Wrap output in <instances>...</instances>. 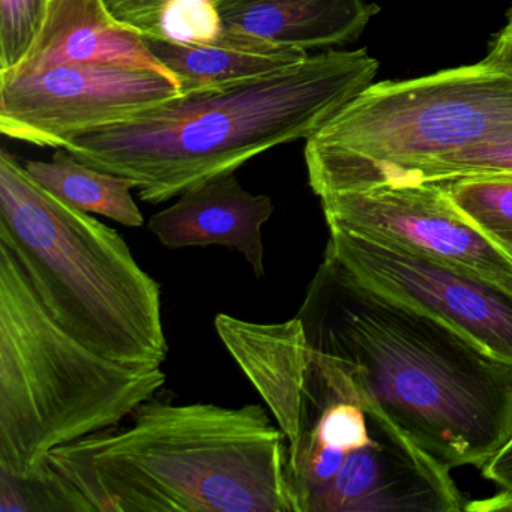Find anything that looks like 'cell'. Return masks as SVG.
<instances>
[{
	"label": "cell",
	"mask_w": 512,
	"mask_h": 512,
	"mask_svg": "<svg viewBox=\"0 0 512 512\" xmlns=\"http://www.w3.org/2000/svg\"><path fill=\"white\" fill-rule=\"evenodd\" d=\"M298 317L311 349L448 469H481L511 439V362L365 283L328 251Z\"/></svg>",
	"instance_id": "obj_1"
},
{
	"label": "cell",
	"mask_w": 512,
	"mask_h": 512,
	"mask_svg": "<svg viewBox=\"0 0 512 512\" xmlns=\"http://www.w3.org/2000/svg\"><path fill=\"white\" fill-rule=\"evenodd\" d=\"M131 416L50 452L34 476L55 511L302 512L286 436L259 404L154 397Z\"/></svg>",
	"instance_id": "obj_2"
},
{
	"label": "cell",
	"mask_w": 512,
	"mask_h": 512,
	"mask_svg": "<svg viewBox=\"0 0 512 512\" xmlns=\"http://www.w3.org/2000/svg\"><path fill=\"white\" fill-rule=\"evenodd\" d=\"M367 50H325L277 73L178 100L65 143L71 155L133 181L143 202H169L232 175L257 155L307 140L373 83Z\"/></svg>",
	"instance_id": "obj_3"
},
{
	"label": "cell",
	"mask_w": 512,
	"mask_h": 512,
	"mask_svg": "<svg viewBox=\"0 0 512 512\" xmlns=\"http://www.w3.org/2000/svg\"><path fill=\"white\" fill-rule=\"evenodd\" d=\"M0 245L80 344L133 368L167 361L160 284L122 235L53 196L7 149L0 151Z\"/></svg>",
	"instance_id": "obj_4"
},
{
	"label": "cell",
	"mask_w": 512,
	"mask_h": 512,
	"mask_svg": "<svg viewBox=\"0 0 512 512\" xmlns=\"http://www.w3.org/2000/svg\"><path fill=\"white\" fill-rule=\"evenodd\" d=\"M166 379L71 337L0 245V470L29 478L59 446L118 427Z\"/></svg>",
	"instance_id": "obj_5"
},
{
	"label": "cell",
	"mask_w": 512,
	"mask_h": 512,
	"mask_svg": "<svg viewBox=\"0 0 512 512\" xmlns=\"http://www.w3.org/2000/svg\"><path fill=\"white\" fill-rule=\"evenodd\" d=\"M305 142L316 196L409 184L443 158L512 142V73L481 61L371 83Z\"/></svg>",
	"instance_id": "obj_6"
},
{
	"label": "cell",
	"mask_w": 512,
	"mask_h": 512,
	"mask_svg": "<svg viewBox=\"0 0 512 512\" xmlns=\"http://www.w3.org/2000/svg\"><path fill=\"white\" fill-rule=\"evenodd\" d=\"M287 460L302 512L466 509L451 469L422 451L337 362L314 349L304 433L287 449Z\"/></svg>",
	"instance_id": "obj_7"
},
{
	"label": "cell",
	"mask_w": 512,
	"mask_h": 512,
	"mask_svg": "<svg viewBox=\"0 0 512 512\" xmlns=\"http://www.w3.org/2000/svg\"><path fill=\"white\" fill-rule=\"evenodd\" d=\"M185 92L161 74L116 65L67 64L0 79V133L40 148L118 124Z\"/></svg>",
	"instance_id": "obj_8"
},
{
	"label": "cell",
	"mask_w": 512,
	"mask_h": 512,
	"mask_svg": "<svg viewBox=\"0 0 512 512\" xmlns=\"http://www.w3.org/2000/svg\"><path fill=\"white\" fill-rule=\"evenodd\" d=\"M328 229L395 245L512 292V259L452 203L443 182L380 185L319 197Z\"/></svg>",
	"instance_id": "obj_9"
},
{
	"label": "cell",
	"mask_w": 512,
	"mask_h": 512,
	"mask_svg": "<svg viewBox=\"0 0 512 512\" xmlns=\"http://www.w3.org/2000/svg\"><path fill=\"white\" fill-rule=\"evenodd\" d=\"M365 283L448 323L512 364V292L395 245L329 229L326 248Z\"/></svg>",
	"instance_id": "obj_10"
},
{
	"label": "cell",
	"mask_w": 512,
	"mask_h": 512,
	"mask_svg": "<svg viewBox=\"0 0 512 512\" xmlns=\"http://www.w3.org/2000/svg\"><path fill=\"white\" fill-rule=\"evenodd\" d=\"M67 64L154 71L181 88L172 71L149 49L145 37L119 22L104 0H49L40 34L28 55L16 70L2 74L0 79L28 76Z\"/></svg>",
	"instance_id": "obj_11"
},
{
	"label": "cell",
	"mask_w": 512,
	"mask_h": 512,
	"mask_svg": "<svg viewBox=\"0 0 512 512\" xmlns=\"http://www.w3.org/2000/svg\"><path fill=\"white\" fill-rule=\"evenodd\" d=\"M268 196L248 193L235 173L190 188L148 221L170 250L221 245L241 253L256 277H265L262 227L274 214Z\"/></svg>",
	"instance_id": "obj_12"
},
{
	"label": "cell",
	"mask_w": 512,
	"mask_h": 512,
	"mask_svg": "<svg viewBox=\"0 0 512 512\" xmlns=\"http://www.w3.org/2000/svg\"><path fill=\"white\" fill-rule=\"evenodd\" d=\"M215 329L277 419L287 449L293 448L304 428L311 356L301 319L256 323L218 314Z\"/></svg>",
	"instance_id": "obj_13"
},
{
	"label": "cell",
	"mask_w": 512,
	"mask_h": 512,
	"mask_svg": "<svg viewBox=\"0 0 512 512\" xmlns=\"http://www.w3.org/2000/svg\"><path fill=\"white\" fill-rule=\"evenodd\" d=\"M215 2L227 31L307 53L355 43L380 10L364 0Z\"/></svg>",
	"instance_id": "obj_14"
},
{
	"label": "cell",
	"mask_w": 512,
	"mask_h": 512,
	"mask_svg": "<svg viewBox=\"0 0 512 512\" xmlns=\"http://www.w3.org/2000/svg\"><path fill=\"white\" fill-rule=\"evenodd\" d=\"M146 41L152 53L181 83L185 94L259 79L299 64L310 56L302 50L266 43L227 29L214 43L202 46Z\"/></svg>",
	"instance_id": "obj_15"
},
{
	"label": "cell",
	"mask_w": 512,
	"mask_h": 512,
	"mask_svg": "<svg viewBox=\"0 0 512 512\" xmlns=\"http://www.w3.org/2000/svg\"><path fill=\"white\" fill-rule=\"evenodd\" d=\"M25 167L41 187L80 211L127 227L145 223L131 194L136 188L133 181L94 169L65 148L55 149L52 161H26Z\"/></svg>",
	"instance_id": "obj_16"
},
{
	"label": "cell",
	"mask_w": 512,
	"mask_h": 512,
	"mask_svg": "<svg viewBox=\"0 0 512 512\" xmlns=\"http://www.w3.org/2000/svg\"><path fill=\"white\" fill-rule=\"evenodd\" d=\"M443 184L461 214L512 259V175L470 176Z\"/></svg>",
	"instance_id": "obj_17"
},
{
	"label": "cell",
	"mask_w": 512,
	"mask_h": 512,
	"mask_svg": "<svg viewBox=\"0 0 512 512\" xmlns=\"http://www.w3.org/2000/svg\"><path fill=\"white\" fill-rule=\"evenodd\" d=\"M223 32L224 23L215 0H166L146 40L202 46L214 43Z\"/></svg>",
	"instance_id": "obj_18"
},
{
	"label": "cell",
	"mask_w": 512,
	"mask_h": 512,
	"mask_svg": "<svg viewBox=\"0 0 512 512\" xmlns=\"http://www.w3.org/2000/svg\"><path fill=\"white\" fill-rule=\"evenodd\" d=\"M49 0H0V76L19 67L40 34Z\"/></svg>",
	"instance_id": "obj_19"
},
{
	"label": "cell",
	"mask_w": 512,
	"mask_h": 512,
	"mask_svg": "<svg viewBox=\"0 0 512 512\" xmlns=\"http://www.w3.org/2000/svg\"><path fill=\"white\" fill-rule=\"evenodd\" d=\"M512 175V142L460 152L422 169L410 184L451 182L470 176Z\"/></svg>",
	"instance_id": "obj_20"
},
{
	"label": "cell",
	"mask_w": 512,
	"mask_h": 512,
	"mask_svg": "<svg viewBox=\"0 0 512 512\" xmlns=\"http://www.w3.org/2000/svg\"><path fill=\"white\" fill-rule=\"evenodd\" d=\"M110 13L130 28L148 37L154 28L158 11L166 0H104Z\"/></svg>",
	"instance_id": "obj_21"
},
{
	"label": "cell",
	"mask_w": 512,
	"mask_h": 512,
	"mask_svg": "<svg viewBox=\"0 0 512 512\" xmlns=\"http://www.w3.org/2000/svg\"><path fill=\"white\" fill-rule=\"evenodd\" d=\"M485 479L512 493V437L481 467Z\"/></svg>",
	"instance_id": "obj_22"
},
{
	"label": "cell",
	"mask_w": 512,
	"mask_h": 512,
	"mask_svg": "<svg viewBox=\"0 0 512 512\" xmlns=\"http://www.w3.org/2000/svg\"><path fill=\"white\" fill-rule=\"evenodd\" d=\"M482 61L512 73V8L506 16V25L499 34L494 35L490 43V52Z\"/></svg>",
	"instance_id": "obj_23"
}]
</instances>
